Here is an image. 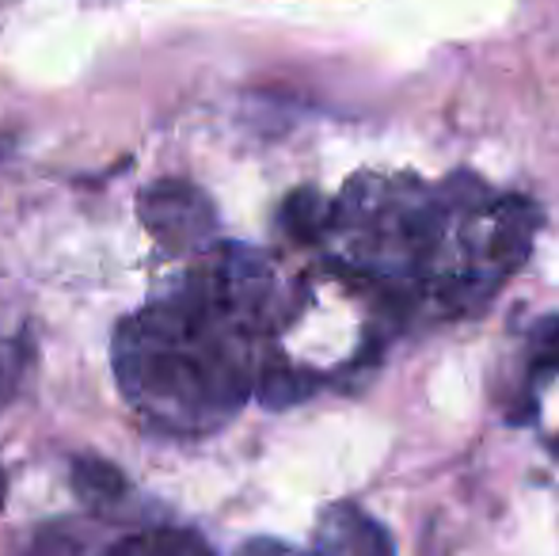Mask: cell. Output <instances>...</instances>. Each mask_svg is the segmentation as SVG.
I'll use <instances>...</instances> for the list:
<instances>
[{"label":"cell","mask_w":559,"mask_h":556,"mask_svg":"<svg viewBox=\"0 0 559 556\" xmlns=\"http://www.w3.org/2000/svg\"><path fill=\"white\" fill-rule=\"evenodd\" d=\"M73 488L76 496L84 499L88 507H96V511H104V507H115L126 499V476L118 473L111 461L104 458H81L73 461Z\"/></svg>","instance_id":"7"},{"label":"cell","mask_w":559,"mask_h":556,"mask_svg":"<svg viewBox=\"0 0 559 556\" xmlns=\"http://www.w3.org/2000/svg\"><path fill=\"white\" fill-rule=\"evenodd\" d=\"M138 214L168 252H206L217 237V210L194 184L156 179L141 191Z\"/></svg>","instance_id":"5"},{"label":"cell","mask_w":559,"mask_h":556,"mask_svg":"<svg viewBox=\"0 0 559 556\" xmlns=\"http://www.w3.org/2000/svg\"><path fill=\"white\" fill-rule=\"evenodd\" d=\"M236 556H396L392 534L354 499H335L320 511L309 545L282 537H251Z\"/></svg>","instance_id":"4"},{"label":"cell","mask_w":559,"mask_h":556,"mask_svg":"<svg viewBox=\"0 0 559 556\" xmlns=\"http://www.w3.org/2000/svg\"><path fill=\"white\" fill-rule=\"evenodd\" d=\"M99 556H214L210 542L183 527H153L107 545Z\"/></svg>","instance_id":"6"},{"label":"cell","mask_w":559,"mask_h":556,"mask_svg":"<svg viewBox=\"0 0 559 556\" xmlns=\"http://www.w3.org/2000/svg\"><path fill=\"white\" fill-rule=\"evenodd\" d=\"M289 286L271 256L210 245L118 324L115 378L160 435H210L240 416L286 312Z\"/></svg>","instance_id":"2"},{"label":"cell","mask_w":559,"mask_h":556,"mask_svg":"<svg viewBox=\"0 0 559 556\" xmlns=\"http://www.w3.org/2000/svg\"><path fill=\"white\" fill-rule=\"evenodd\" d=\"M559 404V312H545L522 335L502 389V419L510 427H540L548 409ZM548 453L559 458V416L545 435Z\"/></svg>","instance_id":"3"},{"label":"cell","mask_w":559,"mask_h":556,"mask_svg":"<svg viewBox=\"0 0 559 556\" xmlns=\"http://www.w3.org/2000/svg\"><path fill=\"white\" fill-rule=\"evenodd\" d=\"M0 507H4V473H0Z\"/></svg>","instance_id":"8"},{"label":"cell","mask_w":559,"mask_h":556,"mask_svg":"<svg viewBox=\"0 0 559 556\" xmlns=\"http://www.w3.org/2000/svg\"><path fill=\"white\" fill-rule=\"evenodd\" d=\"M545 225L530 194L476 171L423 179L358 171L328 199L320 245L332 271L396 332L476 317L530 263Z\"/></svg>","instance_id":"1"}]
</instances>
